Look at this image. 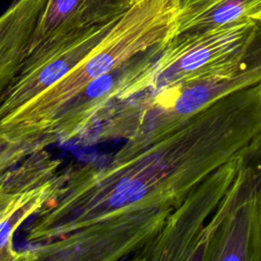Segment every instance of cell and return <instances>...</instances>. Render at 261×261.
Listing matches in <instances>:
<instances>
[{
	"instance_id": "6da1fadb",
	"label": "cell",
	"mask_w": 261,
	"mask_h": 261,
	"mask_svg": "<svg viewBox=\"0 0 261 261\" xmlns=\"http://www.w3.org/2000/svg\"><path fill=\"white\" fill-rule=\"evenodd\" d=\"M197 185L172 133L136 134L106 162L65 170L57 196L25 227L20 261H141Z\"/></svg>"
},
{
	"instance_id": "7a4b0ae2",
	"label": "cell",
	"mask_w": 261,
	"mask_h": 261,
	"mask_svg": "<svg viewBox=\"0 0 261 261\" xmlns=\"http://www.w3.org/2000/svg\"><path fill=\"white\" fill-rule=\"evenodd\" d=\"M181 0H135L67 74L0 123L46 136L61 110L89 84L176 36Z\"/></svg>"
},
{
	"instance_id": "3957f363",
	"label": "cell",
	"mask_w": 261,
	"mask_h": 261,
	"mask_svg": "<svg viewBox=\"0 0 261 261\" xmlns=\"http://www.w3.org/2000/svg\"><path fill=\"white\" fill-rule=\"evenodd\" d=\"M261 83V21L244 47L209 72L158 91H144L130 99L133 135L163 136L219 99ZM130 136V137H132Z\"/></svg>"
},
{
	"instance_id": "277c9868",
	"label": "cell",
	"mask_w": 261,
	"mask_h": 261,
	"mask_svg": "<svg viewBox=\"0 0 261 261\" xmlns=\"http://www.w3.org/2000/svg\"><path fill=\"white\" fill-rule=\"evenodd\" d=\"M236 172L233 156L197 185L170 213L141 261H186L188 252L224 197Z\"/></svg>"
},
{
	"instance_id": "5b68a950",
	"label": "cell",
	"mask_w": 261,
	"mask_h": 261,
	"mask_svg": "<svg viewBox=\"0 0 261 261\" xmlns=\"http://www.w3.org/2000/svg\"><path fill=\"white\" fill-rule=\"evenodd\" d=\"M118 18L67 36L30 54L18 75L1 98L0 120L72 70Z\"/></svg>"
},
{
	"instance_id": "8992f818",
	"label": "cell",
	"mask_w": 261,
	"mask_h": 261,
	"mask_svg": "<svg viewBox=\"0 0 261 261\" xmlns=\"http://www.w3.org/2000/svg\"><path fill=\"white\" fill-rule=\"evenodd\" d=\"M186 261H261V199H250L205 226Z\"/></svg>"
},
{
	"instance_id": "52a82bcc",
	"label": "cell",
	"mask_w": 261,
	"mask_h": 261,
	"mask_svg": "<svg viewBox=\"0 0 261 261\" xmlns=\"http://www.w3.org/2000/svg\"><path fill=\"white\" fill-rule=\"evenodd\" d=\"M134 1L47 0L33 35L29 55L67 36L118 18Z\"/></svg>"
},
{
	"instance_id": "ba28073f",
	"label": "cell",
	"mask_w": 261,
	"mask_h": 261,
	"mask_svg": "<svg viewBox=\"0 0 261 261\" xmlns=\"http://www.w3.org/2000/svg\"><path fill=\"white\" fill-rule=\"evenodd\" d=\"M47 0H13L0 15V101L21 70Z\"/></svg>"
},
{
	"instance_id": "9c48e42d",
	"label": "cell",
	"mask_w": 261,
	"mask_h": 261,
	"mask_svg": "<svg viewBox=\"0 0 261 261\" xmlns=\"http://www.w3.org/2000/svg\"><path fill=\"white\" fill-rule=\"evenodd\" d=\"M261 0H181L176 35L199 33L253 18Z\"/></svg>"
},
{
	"instance_id": "30bf717a",
	"label": "cell",
	"mask_w": 261,
	"mask_h": 261,
	"mask_svg": "<svg viewBox=\"0 0 261 261\" xmlns=\"http://www.w3.org/2000/svg\"><path fill=\"white\" fill-rule=\"evenodd\" d=\"M234 158L236 176L206 227L215 225L246 201L261 199V130L234 154Z\"/></svg>"
},
{
	"instance_id": "8fae6325",
	"label": "cell",
	"mask_w": 261,
	"mask_h": 261,
	"mask_svg": "<svg viewBox=\"0 0 261 261\" xmlns=\"http://www.w3.org/2000/svg\"><path fill=\"white\" fill-rule=\"evenodd\" d=\"M64 178L65 171H59L19 196L9 213L0 221V261H20V253L13 248L12 242L17 227L57 196Z\"/></svg>"
},
{
	"instance_id": "7c38bea8",
	"label": "cell",
	"mask_w": 261,
	"mask_h": 261,
	"mask_svg": "<svg viewBox=\"0 0 261 261\" xmlns=\"http://www.w3.org/2000/svg\"><path fill=\"white\" fill-rule=\"evenodd\" d=\"M60 164V160L42 149L14 167L0 184V221L23 192L59 172Z\"/></svg>"
},
{
	"instance_id": "4fadbf2b",
	"label": "cell",
	"mask_w": 261,
	"mask_h": 261,
	"mask_svg": "<svg viewBox=\"0 0 261 261\" xmlns=\"http://www.w3.org/2000/svg\"><path fill=\"white\" fill-rule=\"evenodd\" d=\"M50 145L47 137L0 123V184L27 157Z\"/></svg>"
},
{
	"instance_id": "5bb4252c",
	"label": "cell",
	"mask_w": 261,
	"mask_h": 261,
	"mask_svg": "<svg viewBox=\"0 0 261 261\" xmlns=\"http://www.w3.org/2000/svg\"><path fill=\"white\" fill-rule=\"evenodd\" d=\"M252 19H254V20H258V21H261V11L259 12V13H257Z\"/></svg>"
}]
</instances>
